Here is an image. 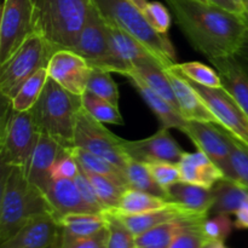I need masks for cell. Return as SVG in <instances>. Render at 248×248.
<instances>
[{"mask_svg": "<svg viewBox=\"0 0 248 248\" xmlns=\"http://www.w3.org/2000/svg\"><path fill=\"white\" fill-rule=\"evenodd\" d=\"M186 40L212 60L236 56L248 34L240 15L202 0H165Z\"/></svg>", "mask_w": 248, "mask_h": 248, "instance_id": "cell-1", "label": "cell"}, {"mask_svg": "<svg viewBox=\"0 0 248 248\" xmlns=\"http://www.w3.org/2000/svg\"><path fill=\"white\" fill-rule=\"evenodd\" d=\"M52 215L45 194L28 181L22 166H1L0 241L16 234L31 218Z\"/></svg>", "mask_w": 248, "mask_h": 248, "instance_id": "cell-2", "label": "cell"}, {"mask_svg": "<svg viewBox=\"0 0 248 248\" xmlns=\"http://www.w3.org/2000/svg\"><path fill=\"white\" fill-rule=\"evenodd\" d=\"M34 33L45 40L50 55L74 50L93 7L92 0H33Z\"/></svg>", "mask_w": 248, "mask_h": 248, "instance_id": "cell-3", "label": "cell"}, {"mask_svg": "<svg viewBox=\"0 0 248 248\" xmlns=\"http://www.w3.org/2000/svg\"><path fill=\"white\" fill-rule=\"evenodd\" d=\"M81 108V96L63 89L48 78L40 98L31 110L41 133L55 138L63 148H72Z\"/></svg>", "mask_w": 248, "mask_h": 248, "instance_id": "cell-4", "label": "cell"}, {"mask_svg": "<svg viewBox=\"0 0 248 248\" xmlns=\"http://www.w3.org/2000/svg\"><path fill=\"white\" fill-rule=\"evenodd\" d=\"M104 21L135 36L159 60L164 68L176 63V50L167 35L157 33L142 10L131 0H92Z\"/></svg>", "mask_w": 248, "mask_h": 248, "instance_id": "cell-5", "label": "cell"}, {"mask_svg": "<svg viewBox=\"0 0 248 248\" xmlns=\"http://www.w3.org/2000/svg\"><path fill=\"white\" fill-rule=\"evenodd\" d=\"M40 135L33 110H15L10 99H7V104L2 111L0 133L1 166L26 167Z\"/></svg>", "mask_w": 248, "mask_h": 248, "instance_id": "cell-6", "label": "cell"}, {"mask_svg": "<svg viewBox=\"0 0 248 248\" xmlns=\"http://www.w3.org/2000/svg\"><path fill=\"white\" fill-rule=\"evenodd\" d=\"M73 51L81 56L91 68L119 73L124 77H127L133 69L121 61L113 51L107 31V23L94 5Z\"/></svg>", "mask_w": 248, "mask_h": 248, "instance_id": "cell-7", "label": "cell"}, {"mask_svg": "<svg viewBox=\"0 0 248 248\" xmlns=\"http://www.w3.org/2000/svg\"><path fill=\"white\" fill-rule=\"evenodd\" d=\"M50 57L45 40L39 34H31L14 55L0 64V93L2 98L11 99L26 80L47 65Z\"/></svg>", "mask_w": 248, "mask_h": 248, "instance_id": "cell-8", "label": "cell"}, {"mask_svg": "<svg viewBox=\"0 0 248 248\" xmlns=\"http://www.w3.org/2000/svg\"><path fill=\"white\" fill-rule=\"evenodd\" d=\"M121 140L123 138L114 135L103 123L92 118L84 108L80 109L75 128L74 147L92 153L126 172L130 157L124 150Z\"/></svg>", "mask_w": 248, "mask_h": 248, "instance_id": "cell-9", "label": "cell"}, {"mask_svg": "<svg viewBox=\"0 0 248 248\" xmlns=\"http://www.w3.org/2000/svg\"><path fill=\"white\" fill-rule=\"evenodd\" d=\"M34 33L33 0H4L0 19V64Z\"/></svg>", "mask_w": 248, "mask_h": 248, "instance_id": "cell-10", "label": "cell"}, {"mask_svg": "<svg viewBox=\"0 0 248 248\" xmlns=\"http://www.w3.org/2000/svg\"><path fill=\"white\" fill-rule=\"evenodd\" d=\"M189 81L217 119L218 125L248 147V115L235 101L234 97L223 87L213 89L196 84L191 80Z\"/></svg>", "mask_w": 248, "mask_h": 248, "instance_id": "cell-11", "label": "cell"}, {"mask_svg": "<svg viewBox=\"0 0 248 248\" xmlns=\"http://www.w3.org/2000/svg\"><path fill=\"white\" fill-rule=\"evenodd\" d=\"M183 133L193 140L198 150L205 153L222 170L225 178L234 181V173L230 162L232 142L228 131L218 127L217 124L188 121Z\"/></svg>", "mask_w": 248, "mask_h": 248, "instance_id": "cell-12", "label": "cell"}, {"mask_svg": "<svg viewBox=\"0 0 248 248\" xmlns=\"http://www.w3.org/2000/svg\"><path fill=\"white\" fill-rule=\"evenodd\" d=\"M124 150L130 159L143 164L152 162H171L179 164L184 150L169 132V128H161L155 135L144 140H121Z\"/></svg>", "mask_w": 248, "mask_h": 248, "instance_id": "cell-13", "label": "cell"}, {"mask_svg": "<svg viewBox=\"0 0 248 248\" xmlns=\"http://www.w3.org/2000/svg\"><path fill=\"white\" fill-rule=\"evenodd\" d=\"M46 69L48 78L55 80L63 89L82 96L86 91L87 80L92 68L73 50H60L51 56Z\"/></svg>", "mask_w": 248, "mask_h": 248, "instance_id": "cell-14", "label": "cell"}, {"mask_svg": "<svg viewBox=\"0 0 248 248\" xmlns=\"http://www.w3.org/2000/svg\"><path fill=\"white\" fill-rule=\"evenodd\" d=\"M61 228L52 215L31 218L0 248H57Z\"/></svg>", "mask_w": 248, "mask_h": 248, "instance_id": "cell-15", "label": "cell"}, {"mask_svg": "<svg viewBox=\"0 0 248 248\" xmlns=\"http://www.w3.org/2000/svg\"><path fill=\"white\" fill-rule=\"evenodd\" d=\"M165 72L171 82L179 110H181L183 118L188 121H202V123H212L218 125L217 119L211 113L199 92L194 89L191 82L182 73H179L173 65L165 68Z\"/></svg>", "mask_w": 248, "mask_h": 248, "instance_id": "cell-16", "label": "cell"}, {"mask_svg": "<svg viewBox=\"0 0 248 248\" xmlns=\"http://www.w3.org/2000/svg\"><path fill=\"white\" fill-rule=\"evenodd\" d=\"M44 194L50 205L51 213L57 222L68 215L94 213L84 201L74 179H52Z\"/></svg>", "mask_w": 248, "mask_h": 248, "instance_id": "cell-17", "label": "cell"}, {"mask_svg": "<svg viewBox=\"0 0 248 248\" xmlns=\"http://www.w3.org/2000/svg\"><path fill=\"white\" fill-rule=\"evenodd\" d=\"M63 147L51 136L41 133L36 147L24 167L28 181L45 193L51 183V170L60 156Z\"/></svg>", "mask_w": 248, "mask_h": 248, "instance_id": "cell-18", "label": "cell"}, {"mask_svg": "<svg viewBox=\"0 0 248 248\" xmlns=\"http://www.w3.org/2000/svg\"><path fill=\"white\" fill-rule=\"evenodd\" d=\"M222 81V87L229 92L248 115V69L236 56L210 60Z\"/></svg>", "mask_w": 248, "mask_h": 248, "instance_id": "cell-19", "label": "cell"}, {"mask_svg": "<svg viewBox=\"0 0 248 248\" xmlns=\"http://www.w3.org/2000/svg\"><path fill=\"white\" fill-rule=\"evenodd\" d=\"M109 212V211H108ZM113 213V212H111ZM116 215V213H114ZM120 217L126 224V227L132 232L135 236L148 232L152 228L157 227L164 223L172 222V220H183V219H205L207 217H202L191 211L186 210L183 206L178 203H172L165 208L150 211V212L140 213V215H116Z\"/></svg>", "mask_w": 248, "mask_h": 248, "instance_id": "cell-20", "label": "cell"}, {"mask_svg": "<svg viewBox=\"0 0 248 248\" xmlns=\"http://www.w3.org/2000/svg\"><path fill=\"white\" fill-rule=\"evenodd\" d=\"M181 181L195 186L212 188L217 182L225 178L222 170L205 153H184L178 164Z\"/></svg>", "mask_w": 248, "mask_h": 248, "instance_id": "cell-21", "label": "cell"}, {"mask_svg": "<svg viewBox=\"0 0 248 248\" xmlns=\"http://www.w3.org/2000/svg\"><path fill=\"white\" fill-rule=\"evenodd\" d=\"M61 228L57 248H69L79 240L94 235L107 227L106 213H74L58 222Z\"/></svg>", "mask_w": 248, "mask_h": 248, "instance_id": "cell-22", "label": "cell"}, {"mask_svg": "<svg viewBox=\"0 0 248 248\" xmlns=\"http://www.w3.org/2000/svg\"><path fill=\"white\" fill-rule=\"evenodd\" d=\"M126 78L130 80L133 87L140 94L143 101L147 103V106L152 109L153 113L159 119L160 124H161V128H169V130L170 128H177V130L183 132L188 120L183 118L181 111L177 110L171 103H169L166 99L159 96L154 90L150 89L133 70H131L130 74Z\"/></svg>", "mask_w": 248, "mask_h": 248, "instance_id": "cell-23", "label": "cell"}, {"mask_svg": "<svg viewBox=\"0 0 248 248\" xmlns=\"http://www.w3.org/2000/svg\"><path fill=\"white\" fill-rule=\"evenodd\" d=\"M107 31L115 55L130 67L143 63H160L154 53L130 33L109 23H107Z\"/></svg>", "mask_w": 248, "mask_h": 248, "instance_id": "cell-24", "label": "cell"}, {"mask_svg": "<svg viewBox=\"0 0 248 248\" xmlns=\"http://www.w3.org/2000/svg\"><path fill=\"white\" fill-rule=\"evenodd\" d=\"M167 199L202 217H208L215 203L212 188L178 182L167 190Z\"/></svg>", "mask_w": 248, "mask_h": 248, "instance_id": "cell-25", "label": "cell"}, {"mask_svg": "<svg viewBox=\"0 0 248 248\" xmlns=\"http://www.w3.org/2000/svg\"><path fill=\"white\" fill-rule=\"evenodd\" d=\"M215 203L211 213L213 215H235L244 201L248 198V190L239 182L223 178L212 186Z\"/></svg>", "mask_w": 248, "mask_h": 248, "instance_id": "cell-26", "label": "cell"}, {"mask_svg": "<svg viewBox=\"0 0 248 248\" xmlns=\"http://www.w3.org/2000/svg\"><path fill=\"white\" fill-rule=\"evenodd\" d=\"M173 202L161 196L153 195L145 191L136 190V189L127 188L121 198L120 205L115 210H110L109 212L116 213V215H140V213L150 212V211L160 210L167 206L172 205Z\"/></svg>", "mask_w": 248, "mask_h": 248, "instance_id": "cell-27", "label": "cell"}, {"mask_svg": "<svg viewBox=\"0 0 248 248\" xmlns=\"http://www.w3.org/2000/svg\"><path fill=\"white\" fill-rule=\"evenodd\" d=\"M201 220L203 219H183L164 223L136 236V245L138 248H170L172 241L186 225Z\"/></svg>", "mask_w": 248, "mask_h": 248, "instance_id": "cell-28", "label": "cell"}, {"mask_svg": "<svg viewBox=\"0 0 248 248\" xmlns=\"http://www.w3.org/2000/svg\"><path fill=\"white\" fill-rule=\"evenodd\" d=\"M132 70L150 89L154 90L159 96L166 99L177 110H179L178 103H177L171 82H170L169 78H167L165 68L160 63H143V64L135 65Z\"/></svg>", "mask_w": 248, "mask_h": 248, "instance_id": "cell-29", "label": "cell"}, {"mask_svg": "<svg viewBox=\"0 0 248 248\" xmlns=\"http://www.w3.org/2000/svg\"><path fill=\"white\" fill-rule=\"evenodd\" d=\"M70 150H72L73 155L77 159L78 164H79L80 169L82 171L87 172V173L109 177V178L114 179V181L119 182V183L124 184L128 188L127 177H126V172L124 170L119 169L118 166L113 165L111 162L107 161V160L102 159V157L97 156L92 153L86 152L81 148L72 147Z\"/></svg>", "mask_w": 248, "mask_h": 248, "instance_id": "cell-30", "label": "cell"}, {"mask_svg": "<svg viewBox=\"0 0 248 248\" xmlns=\"http://www.w3.org/2000/svg\"><path fill=\"white\" fill-rule=\"evenodd\" d=\"M48 74L46 67L34 73L28 80L23 82L17 93L10 99L12 108L17 111L31 110L40 98L45 85L47 82Z\"/></svg>", "mask_w": 248, "mask_h": 248, "instance_id": "cell-31", "label": "cell"}, {"mask_svg": "<svg viewBox=\"0 0 248 248\" xmlns=\"http://www.w3.org/2000/svg\"><path fill=\"white\" fill-rule=\"evenodd\" d=\"M126 177H127L128 188L167 199V193L153 178L147 164L128 159L127 166H126Z\"/></svg>", "mask_w": 248, "mask_h": 248, "instance_id": "cell-32", "label": "cell"}, {"mask_svg": "<svg viewBox=\"0 0 248 248\" xmlns=\"http://www.w3.org/2000/svg\"><path fill=\"white\" fill-rule=\"evenodd\" d=\"M82 108L96 120L103 124H113V125H123L124 119L121 116L119 107L109 103L106 99L85 91L81 96Z\"/></svg>", "mask_w": 248, "mask_h": 248, "instance_id": "cell-33", "label": "cell"}, {"mask_svg": "<svg viewBox=\"0 0 248 248\" xmlns=\"http://www.w3.org/2000/svg\"><path fill=\"white\" fill-rule=\"evenodd\" d=\"M85 173H86L87 178L90 179V182L93 186L94 190H96L97 195H98L99 200H101L106 211L118 208L119 205H120L121 198H123L127 186L109 178V177L87 173V172H85Z\"/></svg>", "mask_w": 248, "mask_h": 248, "instance_id": "cell-34", "label": "cell"}, {"mask_svg": "<svg viewBox=\"0 0 248 248\" xmlns=\"http://www.w3.org/2000/svg\"><path fill=\"white\" fill-rule=\"evenodd\" d=\"M86 91H90L91 93L108 101L109 103L119 107L120 94H119L118 85L111 78L110 72L92 68L87 80Z\"/></svg>", "mask_w": 248, "mask_h": 248, "instance_id": "cell-35", "label": "cell"}, {"mask_svg": "<svg viewBox=\"0 0 248 248\" xmlns=\"http://www.w3.org/2000/svg\"><path fill=\"white\" fill-rule=\"evenodd\" d=\"M173 67L179 73L188 78L191 81L196 84L203 85L213 89L222 87V81L217 70H213L208 65L200 62H186V63H174Z\"/></svg>", "mask_w": 248, "mask_h": 248, "instance_id": "cell-36", "label": "cell"}, {"mask_svg": "<svg viewBox=\"0 0 248 248\" xmlns=\"http://www.w3.org/2000/svg\"><path fill=\"white\" fill-rule=\"evenodd\" d=\"M107 225L109 230L108 248H137L136 236L120 217L106 211Z\"/></svg>", "mask_w": 248, "mask_h": 248, "instance_id": "cell-37", "label": "cell"}, {"mask_svg": "<svg viewBox=\"0 0 248 248\" xmlns=\"http://www.w3.org/2000/svg\"><path fill=\"white\" fill-rule=\"evenodd\" d=\"M230 142H232V162L234 181L239 182L248 190V147L244 143L235 138L232 133H229Z\"/></svg>", "mask_w": 248, "mask_h": 248, "instance_id": "cell-38", "label": "cell"}, {"mask_svg": "<svg viewBox=\"0 0 248 248\" xmlns=\"http://www.w3.org/2000/svg\"><path fill=\"white\" fill-rule=\"evenodd\" d=\"M232 228H235V224L229 215H216L213 218L207 217L201 223V229L210 242H224L232 234Z\"/></svg>", "mask_w": 248, "mask_h": 248, "instance_id": "cell-39", "label": "cell"}, {"mask_svg": "<svg viewBox=\"0 0 248 248\" xmlns=\"http://www.w3.org/2000/svg\"><path fill=\"white\" fill-rule=\"evenodd\" d=\"M203 220L186 225L172 241L170 248H205L207 246L210 241L201 229Z\"/></svg>", "mask_w": 248, "mask_h": 248, "instance_id": "cell-40", "label": "cell"}, {"mask_svg": "<svg viewBox=\"0 0 248 248\" xmlns=\"http://www.w3.org/2000/svg\"><path fill=\"white\" fill-rule=\"evenodd\" d=\"M153 178L167 193L172 186L181 182V171L178 164L171 162H152L147 164Z\"/></svg>", "mask_w": 248, "mask_h": 248, "instance_id": "cell-41", "label": "cell"}, {"mask_svg": "<svg viewBox=\"0 0 248 248\" xmlns=\"http://www.w3.org/2000/svg\"><path fill=\"white\" fill-rule=\"evenodd\" d=\"M145 18L150 26L162 35H167L171 27V14L169 10L159 1H149L143 10Z\"/></svg>", "mask_w": 248, "mask_h": 248, "instance_id": "cell-42", "label": "cell"}, {"mask_svg": "<svg viewBox=\"0 0 248 248\" xmlns=\"http://www.w3.org/2000/svg\"><path fill=\"white\" fill-rule=\"evenodd\" d=\"M79 172L80 166L74 155H73L70 148H63L60 156L57 157L52 170H51V178L74 179L79 174Z\"/></svg>", "mask_w": 248, "mask_h": 248, "instance_id": "cell-43", "label": "cell"}, {"mask_svg": "<svg viewBox=\"0 0 248 248\" xmlns=\"http://www.w3.org/2000/svg\"><path fill=\"white\" fill-rule=\"evenodd\" d=\"M74 181H75V184H77L78 189H79L80 194H81L82 199H84V201L92 208V210H93V212L99 213V215L106 212V208H104V206L102 205L101 200H99L93 186H92L90 179L87 178L86 173H85L81 169H80L79 174L75 177Z\"/></svg>", "mask_w": 248, "mask_h": 248, "instance_id": "cell-44", "label": "cell"}, {"mask_svg": "<svg viewBox=\"0 0 248 248\" xmlns=\"http://www.w3.org/2000/svg\"><path fill=\"white\" fill-rule=\"evenodd\" d=\"M109 230L108 225L96 232L94 235L86 237V239L79 240L78 242L73 244L69 248H108Z\"/></svg>", "mask_w": 248, "mask_h": 248, "instance_id": "cell-45", "label": "cell"}, {"mask_svg": "<svg viewBox=\"0 0 248 248\" xmlns=\"http://www.w3.org/2000/svg\"><path fill=\"white\" fill-rule=\"evenodd\" d=\"M202 1L208 2L211 5H216V6H219L222 9L228 10V11L234 12V14H237L244 17V11H242L241 5L236 0H202Z\"/></svg>", "mask_w": 248, "mask_h": 248, "instance_id": "cell-46", "label": "cell"}, {"mask_svg": "<svg viewBox=\"0 0 248 248\" xmlns=\"http://www.w3.org/2000/svg\"><path fill=\"white\" fill-rule=\"evenodd\" d=\"M234 224L236 229H248V198L235 213Z\"/></svg>", "mask_w": 248, "mask_h": 248, "instance_id": "cell-47", "label": "cell"}, {"mask_svg": "<svg viewBox=\"0 0 248 248\" xmlns=\"http://www.w3.org/2000/svg\"><path fill=\"white\" fill-rule=\"evenodd\" d=\"M236 57L239 58L242 62V64L248 69V34L246 36V40H245L244 45L241 46V48L239 50V52L236 53Z\"/></svg>", "mask_w": 248, "mask_h": 248, "instance_id": "cell-48", "label": "cell"}, {"mask_svg": "<svg viewBox=\"0 0 248 248\" xmlns=\"http://www.w3.org/2000/svg\"><path fill=\"white\" fill-rule=\"evenodd\" d=\"M242 10H244V18L248 26V0H241Z\"/></svg>", "mask_w": 248, "mask_h": 248, "instance_id": "cell-49", "label": "cell"}, {"mask_svg": "<svg viewBox=\"0 0 248 248\" xmlns=\"http://www.w3.org/2000/svg\"><path fill=\"white\" fill-rule=\"evenodd\" d=\"M205 248H228L224 245V242H220V241H213L210 242Z\"/></svg>", "mask_w": 248, "mask_h": 248, "instance_id": "cell-50", "label": "cell"}, {"mask_svg": "<svg viewBox=\"0 0 248 248\" xmlns=\"http://www.w3.org/2000/svg\"><path fill=\"white\" fill-rule=\"evenodd\" d=\"M131 1H132L133 4L137 5V6L140 7V9L142 10V11L145 9V6H147V5H148V2H149V1H148V0H131Z\"/></svg>", "mask_w": 248, "mask_h": 248, "instance_id": "cell-51", "label": "cell"}, {"mask_svg": "<svg viewBox=\"0 0 248 248\" xmlns=\"http://www.w3.org/2000/svg\"><path fill=\"white\" fill-rule=\"evenodd\" d=\"M236 1H237V2H239V4H240V5H241V0H236ZM241 7H242V5H241ZM242 11H244V10H242Z\"/></svg>", "mask_w": 248, "mask_h": 248, "instance_id": "cell-52", "label": "cell"}, {"mask_svg": "<svg viewBox=\"0 0 248 248\" xmlns=\"http://www.w3.org/2000/svg\"><path fill=\"white\" fill-rule=\"evenodd\" d=\"M137 248H138V247H137Z\"/></svg>", "mask_w": 248, "mask_h": 248, "instance_id": "cell-53", "label": "cell"}]
</instances>
